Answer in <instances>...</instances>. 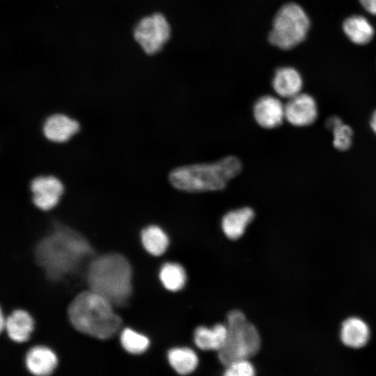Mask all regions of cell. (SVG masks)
I'll return each mask as SVG.
<instances>
[{
  "mask_svg": "<svg viewBox=\"0 0 376 376\" xmlns=\"http://www.w3.org/2000/svg\"><path fill=\"white\" fill-rule=\"evenodd\" d=\"M326 126L333 134V144L340 151L348 150L352 143L353 131L350 126L344 124L337 116H331L327 120Z\"/></svg>",
  "mask_w": 376,
  "mask_h": 376,
  "instance_id": "cell-21",
  "label": "cell"
},
{
  "mask_svg": "<svg viewBox=\"0 0 376 376\" xmlns=\"http://www.w3.org/2000/svg\"><path fill=\"white\" fill-rule=\"evenodd\" d=\"M33 256L36 265L50 283H61L83 269L95 256L94 246L79 231L54 221L52 229L37 242Z\"/></svg>",
  "mask_w": 376,
  "mask_h": 376,
  "instance_id": "cell-1",
  "label": "cell"
},
{
  "mask_svg": "<svg viewBox=\"0 0 376 376\" xmlns=\"http://www.w3.org/2000/svg\"><path fill=\"white\" fill-rule=\"evenodd\" d=\"M370 125L372 130L376 134V110L372 114V116L370 120Z\"/></svg>",
  "mask_w": 376,
  "mask_h": 376,
  "instance_id": "cell-26",
  "label": "cell"
},
{
  "mask_svg": "<svg viewBox=\"0 0 376 376\" xmlns=\"http://www.w3.org/2000/svg\"><path fill=\"white\" fill-rule=\"evenodd\" d=\"M309 26V18L299 5L285 3L276 13L269 41L278 48L290 49L305 39Z\"/></svg>",
  "mask_w": 376,
  "mask_h": 376,
  "instance_id": "cell-6",
  "label": "cell"
},
{
  "mask_svg": "<svg viewBox=\"0 0 376 376\" xmlns=\"http://www.w3.org/2000/svg\"><path fill=\"white\" fill-rule=\"evenodd\" d=\"M35 326L34 318L28 311L17 308L6 317L4 330L10 340L23 343L31 339Z\"/></svg>",
  "mask_w": 376,
  "mask_h": 376,
  "instance_id": "cell-12",
  "label": "cell"
},
{
  "mask_svg": "<svg viewBox=\"0 0 376 376\" xmlns=\"http://www.w3.org/2000/svg\"><path fill=\"white\" fill-rule=\"evenodd\" d=\"M30 188L33 204L43 211L54 208L64 191L61 181L53 175H40L33 178Z\"/></svg>",
  "mask_w": 376,
  "mask_h": 376,
  "instance_id": "cell-8",
  "label": "cell"
},
{
  "mask_svg": "<svg viewBox=\"0 0 376 376\" xmlns=\"http://www.w3.org/2000/svg\"><path fill=\"white\" fill-rule=\"evenodd\" d=\"M370 338L369 326L361 318L350 317L343 322L340 338L345 346L354 349L361 348L368 343Z\"/></svg>",
  "mask_w": 376,
  "mask_h": 376,
  "instance_id": "cell-14",
  "label": "cell"
},
{
  "mask_svg": "<svg viewBox=\"0 0 376 376\" xmlns=\"http://www.w3.org/2000/svg\"><path fill=\"white\" fill-rule=\"evenodd\" d=\"M119 341L122 348L133 355L145 352L150 346L149 338L130 327H125L120 333Z\"/></svg>",
  "mask_w": 376,
  "mask_h": 376,
  "instance_id": "cell-23",
  "label": "cell"
},
{
  "mask_svg": "<svg viewBox=\"0 0 376 376\" xmlns=\"http://www.w3.org/2000/svg\"><path fill=\"white\" fill-rule=\"evenodd\" d=\"M79 123L75 119L62 113L49 116L43 125L45 136L53 142L68 141L79 130Z\"/></svg>",
  "mask_w": 376,
  "mask_h": 376,
  "instance_id": "cell-13",
  "label": "cell"
},
{
  "mask_svg": "<svg viewBox=\"0 0 376 376\" xmlns=\"http://www.w3.org/2000/svg\"><path fill=\"white\" fill-rule=\"evenodd\" d=\"M85 283L90 290L109 301L115 309L123 308L133 293V270L128 258L117 251L96 254L88 263Z\"/></svg>",
  "mask_w": 376,
  "mask_h": 376,
  "instance_id": "cell-2",
  "label": "cell"
},
{
  "mask_svg": "<svg viewBox=\"0 0 376 376\" xmlns=\"http://www.w3.org/2000/svg\"><path fill=\"white\" fill-rule=\"evenodd\" d=\"M227 334V326L221 324H217L212 329L198 327L194 331V342L201 350L219 351L226 340Z\"/></svg>",
  "mask_w": 376,
  "mask_h": 376,
  "instance_id": "cell-17",
  "label": "cell"
},
{
  "mask_svg": "<svg viewBox=\"0 0 376 376\" xmlns=\"http://www.w3.org/2000/svg\"><path fill=\"white\" fill-rule=\"evenodd\" d=\"M224 375L226 376H253L255 375V369L247 359H240L228 365Z\"/></svg>",
  "mask_w": 376,
  "mask_h": 376,
  "instance_id": "cell-24",
  "label": "cell"
},
{
  "mask_svg": "<svg viewBox=\"0 0 376 376\" xmlns=\"http://www.w3.org/2000/svg\"><path fill=\"white\" fill-rule=\"evenodd\" d=\"M242 170L241 160L229 155L213 162L176 167L169 173V180L173 187L185 191H216L224 189Z\"/></svg>",
  "mask_w": 376,
  "mask_h": 376,
  "instance_id": "cell-4",
  "label": "cell"
},
{
  "mask_svg": "<svg viewBox=\"0 0 376 376\" xmlns=\"http://www.w3.org/2000/svg\"><path fill=\"white\" fill-rule=\"evenodd\" d=\"M359 1L366 10L376 15V0H359Z\"/></svg>",
  "mask_w": 376,
  "mask_h": 376,
  "instance_id": "cell-25",
  "label": "cell"
},
{
  "mask_svg": "<svg viewBox=\"0 0 376 376\" xmlns=\"http://www.w3.org/2000/svg\"><path fill=\"white\" fill-rule=\"evenodd\" d=\"M318 116L315 99L310 95L299 93L288 99L285 104V119L297 127L313 124Z\"/></svg>",
  "mask_w": 376,
  "mask_h": 376,
  "instance_id": "cell-9",
  "label": "cell"
},
{
  "mask_svg": "<svg viewBox=\"0 0 376 376\" xmlns=\"http://www.w3.org/2000/svg\"><path fill=\"white\" fill-rule=\"evenodd\" d=\"M66 315L77 332L102 340L116 337L123 326V320L112 304L88 289L72 298L66 308Z\"/></svg>",
  "mask_w": 376,
  "mask_h": 376,
  "instance_id": "cell-3",
  "label": "cell"
},
{
  "mask_svg": "<svg viewBox=\"0 0 376 376\" xmlns=\"http://www.w3.org/2000/svg\"><path fill=\"white\" fill-rule=\"evenodd\" d=\"M253 116L258 125L265 128L281 125L285 119V104L270 95L259 97L253 105Z\"/></svg>",
  "mask_w": 376,
  "mask_h": 376,
  "instance_id": "cell-10",
  "label": "cell"
},
{
  "mask_svg": "<svg viewBox=\"0 0 376 376\" xmlns=\"http://www.w3.org/2000/svg\"><path fill=\"white\" fill-rule=\"evenodd\" d=\"M171 35L170 25L160 13L142 18L134 30L135 40L147 54L157 53L168 41Z\"/></svg>",
  "mask_w": 376,
  "mask_h": 376,
  "instance_id": "cell-7",
  "label": "cell"
},
{
  "mask_svg": "<svg viewBox=\"0 0 376 376\" xmlns=\"http://www.w3.org/2000/svg\"><path fill=\"white\" fill-rule=\"evenodd\" d=\"M168 360L171 366L180 375L193 372L198 365L196 354L187 347H175L168 352Z\"/></svg>",
  "mask_w": 376,
  "mask_h": 376,
  "instance_id": "cell-20",
  "label": "cell"
},
{
  "mask_svg": "<svg viewBox=\"0 0 376 376\" xmlns=\"http://www.w3.org/2000/svg\"><path fill=\"white\" fill-rule=\"evenodd\" d=\"M159 277L164 287L172 292L182 289L187 278L184 268L173 263L164 264L160 269Z\"/></svg>",
  "mask_w": 376,
  "mask_h": 376,
  "instance_id": "cell-22",
  "label": "cell"
},
{
  "mask_svg": "<svg viewBox=\"0 0 376 376\" xmlns=\"http://www.w3.org/2000/svg\"><path fill=\"white\" fill-rule=\"evenodd\" d=\"M255 217L253 210L250 207H242L226 213L221 220V227L224 234L231 240L240 237L246 226Z\"/></svg>",
  "mask_w": 376,
  "mask_h": 376,
  "instance_id": "cell-15",
  "label": "cell"
},
{
  "mask_svg": "<svg viewBox=\"0 0 376 376\" xmlns=\"http://www.w3.org/2000/svg\"><path fill=\"white\" fill-rule=\"evenodd\" d=\"M228 334L222 347L218 351L221 363L227 366L240 359L255 356L260 347V338L256 328L246 320L241 311L234 310L227 316Z\"/></svg>",
  "mask_w": 376,
  "mask_h": 376,
  "instance_id": "cell-5",
  "label": "cell"
},
{
  "mask_svg": "<svg viewBox=\"0 0 376 376\" xmlns=\"http://www.w3.org/2000/svg\"><path fill=\"white\" fill-rule=\"evenodd\" d=\"M302 79L298 71L291 67L279 68L272 79V87L281 97L290 98L301 93Z\"/></svg>",
  "mask_w": 376,
  "mask_h": 376,
  "instance_id": "cell-16",
  "label": "cell"
},
{
  "mask_svg": "<svg viewBox=\"0 0 376 376\" xmlns=\"http://www.w3.org/2000/svg\"><path fill=\"white\" fill-rule=\"evenodd\" d=\"M141 241L144 249L155 256L162 255L169 244L166 233L156 225H150L141 230Z\"/></svg>",
  "mask_w": 376,
  "mask_h": 376,
  "instance_id": "cell-19",
  "label": "cell"
},
{
  "mask_svg": "<svg viewBox=\"0 0 376 376\" xmlns=\"http://www.w3.org/2000/svg\"><path fill=\"white\" fill-rule=\"evenodd\" d=\"M343 29L347 38L357 45L368 43L374 36V29L371 24L360 15L347 18L343 24Z\"/></svg>",
  "mask_w": 376,
  "mask_h": 376,
  "instance_id": "cell-18",
  "label": "cell"
},
{
  "mask_svg": "<svg viewBox=\"0 0 376 376\" xmlns=\"http://www.w3.org/2000/svg\"><path fill=\"white\" fill-rule=\"evenodd\" d=\"M24 363L33 376H50L58 367V359L52 349L38 345L27 351Z\"/></svg>",
  "mask_w": 376,
  "mask_h": 376,
  "instance_id": "cell-11",
  "label": "cell"
}]
</instances>
